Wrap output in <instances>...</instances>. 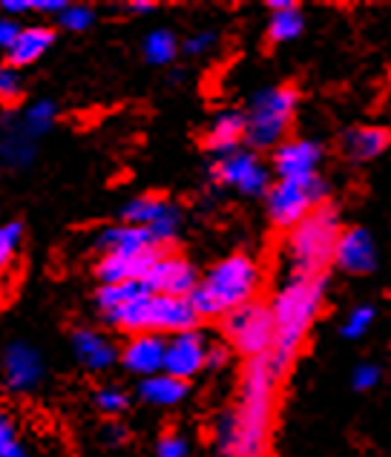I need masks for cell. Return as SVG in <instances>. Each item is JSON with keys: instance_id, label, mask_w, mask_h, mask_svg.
Returning <instances> with one entry per match:
<instances>
[{"instance_id": "cell-1", "label": "cell", "mask_w": 391, "mask_h": 457, "mask_svg": "<svg viewBox=\"0 0 391 457\" xmlns=\"http://www.w3.org/2000/svg\"><path fill=\"white\" fill-rule=\"evenodd\" d=\"M282 377L270 357L245 362L237 403L219 414L213 428V457H268Z\"/></svg>"}, {"instance_id": "cell-2", "label": "cell", "mask_w": 391, "mask_h": 457, "mask_svg": "<svg viewBox=\"0 0 391 457\" xmlns=\"http://www.w3.org/2000/svg\"><path fill=\"white\" fill-rule=\"evenodd\" d=\"M325 294H329V273L322 277H285L277 296L270 299L273 322H277V343H273L270 360L285 374L291 362L303 351L311 325L317 322Z\"/></svg>"}, {"instance_id": "cell-3", "label": "cell", "mask_w": 391, "mask_h": 457, "mask_svg": "<svg viewBox=\"0 0 391 457\" xmlns=\"http://www.w3.org/2000/svg\"><path fill=\"white\" fill-rule=\"evenodd\" d=\"M259 288H262V268L256 259L247 253H230L202 273L190 303L202 320H221L225 313L254 303Z\"/></svg>"}, {"instance_id": "cell-4", "label": "cell", "mask_w": 391, "mask_h": 457, "mask_svg": "<svg viewBox=\"0 0 391 457\" xmlns=\"http://www.w3.org/2000/svg\"><path fill=\"white\" fill-rule=\"evenodd\" d=\"M101 320L107 328L121 331L127 337L136 334L176 337L185 331H196L202 322L190 296H164V294H141L133 303L101 313Z\"/></svg>"}, {"instance_id": "cell-5", "label": "cell", "mask_w": 391, "mask_h": 457, "mask_svg": "<svg viewBox=\"0 0 391 457\" xmlns=\"http://www.w3.org/2000/svg\"><path fill=\"white\" fill-rule=\"evenodd\" d=\"M343 233V216L334 202L308 213L285 239L288 277H322L334 265V251Z\"/></svg>"}, {"instance_id": "cell-6", "label": "cell", "mask_w": 391, "mask_h": 457, "mask_svg": "<svg viewBox=\"0 0 391 457\" xmlns=\"http://www.w3.org/2000/svg\"><path fill=\"white\" fill-rule=\"evenodd\" d=\"M299 107V89L294 84H273L262 87L247 98L245 104V147L254 153H273L285 138L294 124V115Z\"/></svg>"}, {"instance_id": "cell-7", "label": "cell", "mask_w": 391, "mask_h": 457, "mask_svg": "<svg viewBox=\"0 0 391 457\" xmlns=\"http://www.w3.org/2000/svg\"><path fill=\"white\" fill-rule=\"evenodd\" d=\"M221 334L228 345L245 360L268 357L277 343V322H273L270 303H247L221 317Z\"/></svg>"}, {"instance_id": "cell-8", "label": "cell", "mask_w": 391, "mask_h": 457, "mask_svg": "<svg viewBox=\"0 0 391 457\" xmlns=\"http://www.w3.org/2000/svg\"><path fill=\"white\" fill-rule=\"evenodd\" d=\"M331 202V187L322 176L303 181H273L265 195V211L273 228L294 230L308 213Z\"/></svg>"}, {"instance_id": "cell-9", "label": "cell", "mask_w": 391, "mask_h": 457, "mask_svg": "<svg viewBox=\"0 0 391 457\" xmlns=\"http://www.w3.org/2000/svg\"><path fill=\"white\" fill-rule=\"evenodd\" d=\"M270 176H273L270 167L262 162V155L254 153L251 147L219 155V159H213L211 170H207V179H211L216 187L237 190L242 195H251V199H265L273 185Z\"/></svg>"}, {"instance_id": "cell-10", "label": "cell", "mask_w": 391, "mask_h": 457, "mask_svg": "<svg viewBox=\"0 0 391 457\" xmlns=\"http://www.w3.org/2000/svg\"><path fill=\"white\" fill-rule=\"evenodd\" d=\"M119 219L124 225L150 230L155 245L164 247V251L179 239L181 230V207L167 199V195H155V193H141L136 199L124 202L119 207Z\"/></svg>"}, {"instance_id": "cell-11", "label": "cell", "mask_w": 391, "mask_h": 457, "mask_svg": "<svg viewBox=\"0 0 391 457\" xmlns=\"http://www.w3.org/2000/svg\"><path fill=\"white\" fill-rule=\"evenodd\" d=\"M0 369H4V386L12 395H32L44 383L46 374L44 354L32 343H26V339H15V343L4 348Z\"/></svg>"}, {"instance_id": "cell-12", "label": "cell", "mask_w": 391, "mask_h": 457, "mask_svg": "<svg viewBox=\"0 0 391 457\" xmlns=\"http://www.w3.org/2000/svg\"><path fill=\"white\" fill-rule=\"evenodd\" d=\"M325 159L322 145L311 138H285L270 153V173L277 181H303L320 176V164Z\"/></svg>"}, {"instance_id": "cell-13", "label": "cell", "mask_w": 391, "mask_h": 457, "mask_svg": "<svg viewBox=\"0 0 391 457\" xmlns=\"http://www.w3.org/2000/svg\"><path fill=\"white\" fill-rule=\"evenodd\" d=\"M202 273L196 270V265L190 259H185L181 253L164 251L159 262L153 265V270L147 273L141 285H145L147 294H164V296H190L199 285Z\"/></svg>"}, {"instance_id": "cell-14", "label": "cell", "mask_w": 391, "mask_h": 457, "mask_svg": "<svg viewBox=\"0 0 391 457\" xmlns=\"http://www.w3.org/2000/svg\"><path fill=\"white\" fill-rule=\"evenodd\" d=\"M207 351H211V343H207V337L199 328L176 334V337H167L164 374L176 377V380L190 383L193 377H199L207 369Z\"/></svg>"}, {"instance_id": "cell-15", "label": "cell", "mask_w": 391, "mask_h": 457, "mask_svg": "<svg viewBox=\"0 0 391 457\" xmlns=\"http://www.w3.org/2000/svg\"><path fill=\"white\" fill-rule=\"evenodd\" d=\"M377 262H380V251H377L371 233L360 225L343 228L334 251V265L348 277H369L377 270Z\"/></svg>"}, {"instance_id": "cell-16", "label": "cell", "mask_w": 391, "mask_h": 457, "mask_svg": "<svg viewBox=\"0 0 391 457\" xmlns=\"http://www.w3.org/2000/svg\"><path fill=\"white\" fill-rule=\"evenodd\" d=\"M337 150L351 164H369L391 150V127L388 124H354L340 133Z\"/></svg>"}, {"instance_id": "cell-17", "label": "cell", "mask_w": 391, "mask_h": 457, "mask_svg": "<svg viewBox=\"0 0 391 457\" xmlns=\"http://www.w3.org/2000/svg\"><path fill=\"white\" fill-rule=\"evenodd\" d=\"M164 247H147L141 253H101L96 262L98 285H121V282H141L159 262Z\"/></svg>"}, {"instance_id": "cell-18", "label": "cell", "mask_w": 391, "mask_h": 457, "mask_svg": "<svg viewBox=\"0 0 391 457\" xmlns=\"http://www.w3.org/2000/svg\"><path fill=\"white\" fill-rule=\"evenodd\" d=\"M164 348L167 339L162 334H136L124 343L119 362L127 374L147 380V377L164 374Z\"/></svg>"}, {"instance_id": "cell-19", "label": "cell", "mask_w": 391, "mask_h": 457, "mask_svg": "<svg viewBox=\"0 0 391 457\" xmlns=\"http://www.w3.org/2000/svg\"><path fill=\"white\" fill-rule=\"evenodd\" d=\"M70 343H72V354L78 365L93 374L112 369L121 357V351L115 348L112 339L98 328H72Z\"/></svg>"}, {"instance_id": "cell-20", "label": "cell", "mask_w": 391, "mask_h": 457, "mask_svg": "<svg viewBox=\"0 0 391 457\" xmlns=\"http://www.w3.org/2000/svg\"><path fill=\"white\" fill-rule=\"evenodd\" d=\"M245 136H247V124H245V112L242 110H221L216 112L204 127L202 145L207 147V153L228 155L233 150L245 147Z\"/></svg>"}, {"instance_id": "cell-21", "label": "cell", "mask_w": 391, "mask_h": 457, "mask_svg": "<svg viewBox=\"0 0 391 457\" xmlns=\"http://www.w3.org/2000/svg\"><path fill=\"white\" fill-rule=\"evenodd\" d=\"M55 41H58V32L52 29V26H23L15 46L6 52V63L12 70L32 67V63H37L52 46H55Z\"/></svg>"}, {"instance_id": "cell-22", "label": "cell", "mask_w": 391, "mask_h": 457, "mask_svg": "<svg viewBox=\"0 0 391 457\" xmlns=\"http://www.w3.org/2000/svg\"><path fill=\"white\" fill-rule=\"evenodd\" d=\"M96 247L101 253H141L147 247H159V245L150 237V230L119 221V225H110L98 233Z\"/></svg>"}, {"instance_id": "cell-23", "label": "cell", "mask_w": 391, "mask_h": 457, "mask_svg": "<svg viewBox=\"0 0 391 457\" xmlns=\"http://www.w3.org/2000/svg\"><path fill=\"white\" fill-rule=\"evenodd\" d=\"M136 395L141 403H147V406L173 409L179 403H185V397L190 395V383L176 380L171 374H155V377H147V380H138Z\"/></svg>"}, {"instance_id": "cell-24", "label": "cell", "mask_w": 391, "mask_h": 457, "mask_svg": "<svg viewBox=\"0 0 391 457\" xmlns=\"http://www.w3.org/2000/svg\"><path fill=\"white\" fill-rule=\"evenodd\" d=\"M35 155H37V141H32L9 119L4 133H0V164L9 170H23L35 162Z\"/></svg>"}, {"instance_id": "cell-25", "label": "cell", "mask_w": 391, "mask_h": 457, "mask_svg": "<svg viewBox=\"0 0 391 457\" xmlns=\"http://www.w3.org/2000/svg\"><path fill=\"white\" fill-rule=\"evenodd\" d=\"M303 32H305V15H303V9H299V4H294L288 9L270 12L268 29H265L268 44H273V46L294 44V41L303 37Z\"/></svg>"}, {"instance_id": "cell-26", "label": "cell", "mask_w": 391, "mask_h": 457, "mask_svg": "<svg viewBox=\"0 0 391 457\" xmlns=\"http://www.w3.org/2000/svg\"><path fill=\"white\" fill-rule=\"evenodd\" d=\"M12 121H15L32 141H37V138H44L52 127H55V121H58V104L55 101H35L21 115H15Z\"/></svg>"}, {"instance_id": "cell-27", "label": "cell", "mask_w": 391, "mask_h": 457, "mask_svg": "<svg viewBox=\"0 0 391 457\" xmlns=\"http://www.w3.org/2000/svg\"><path fill=\"white\" fill-rule=\"evenodd\" d=\"M179 35L173 29H153L147 32L145 44H141V52H145V61L150 67H171V63L179 58Z\"/></svg>"}, {"instance_id": "cell-28", "label": "cell", "mask_w": 391, "mask_h": 457, "mask_svg": "<svg viewBox=\"0 0 391 457\" xmlns=\"http://www.w3.org/2000/svg\"><path fill=\"white\" fill-rule=\"evenodd\" d=\"M141 294H147L145 291V285L141 282H121V285H98V291H96V308L101 313H107V311H115V308H121L127 303H133V299H138Z\"/></svg>"}, {"instance_id": "cell-29", "label": "cell", "mask_w": 391, "mask_h": 457, "mask_svg": "<svg viewBox=\"0 0 391 457\" xmlns=\"http://www.w3.org/2000/svg\"><path fill=\"white\" fill-rule=\"evenodd\" d=\"M23 239H26V228L21 219H12L6 225H0V273L18 262V256L23 251Z\"/></svg>"}, {"instance_id": "cell-30", "label": "cell", "mask_w": 391, "mask_h": 457, "mask_svg": "<svg viewBox=\"0 0 391 457\" xmlns=\"http://www.w3.org/2000/svg\"><path fill=\"white\" fill-rule=\"evenodd\" d=\"M129 406H133V397H129L121 386H101L96 391V409L107 417V420H119L121 414L129 411Z\"/></svg>"}, {"instance_id": "cell-31", "label": "cell", "mask_w": 391, "mask_h": 457, "mask_svg": "<svg viewBox=\"0 0 391 457\" xmlns=\"http://www.w3.org/2000/svg\"><path fill=\"white\" fill-rule=\"evenodd\" d=\"M96 21H98V12L84 4H70L58 15V26L63 32H87V29H93Z\"/></svg>"}, {"instance_id": "cell-32", "label": "cell", "mask_w": 391, "mask_h": 457, "mask_svg": "<svg viewBox=\"0 0 391 457\" xmlns=\"http://www.w3.org/2000/svg\"><path fill=\"white\" fill-rule=\"evenodd\" d=\"M0 457H32L23 437L18 435L15 420L6 411H0Z\"/></svg>"}, {"instance_id": "cell-33", "label": "cell", "mask_w": 391, "mask_h": 457, "mask_svg": "<svg viewBox=\"0 0 391 457\" xmlns=\"http://www.w3.org/2000/svg\"><path fill=\"white\" fill-rule=\"evenodd\" d=\"M374 320H377V308H374V305H357V308L345 317V322L340 325V334H343L345 339H360V337H366V334H369V328L374 325Z\"/></svg>"}, {"instance_id": "cell-34", "label": "cell", "mask_w": 391, "mask_h": 457, "mask_svg": "<svg viewBox=\"0 0 391 457\" xmlns=\"http://www.w3.org/2000/svg\"><path fill=\"white\" fill-rule=\"evenodd\" d=\"M155 457H190V440L176 428H164L155 440Z\"/></svg>"}, {"instance_id": "cell-35", "label": "cell", "mask_w": 391, "mask_h": 457, "mask_svg": "<svg viewBox=\"0 0 391 457\" xmlns=\"http://www.w3.org/2000/svg\"><path fill=\"white\" fill-rule=\"evenodd\" d=\"M383 383V369L377 362H371V360H362V362H357L354 365V371H351V388L354 391H371V388H377Z\"/></svg>"}, {"instance_id": "cell-36", "label": "cell", "mask_w": 391, "mask_h": 457, "mask_svg": "<svg viewBox=\"0 0 391 457\" xmlns=\"http://www.w3.org/2000/svg\"><path fill=\"white\" fill-rule=\"evenodd\" d=\"M23 98V81L18 70L9 63H0V104H18Z\"/></svg>"}, {"instance_id": "cell-37", "label": "cell", "mask_w": 391, "mask_h": 457, "mask_svg": "<svg viewBox=\"0 0 391 457\" xmlns=\"http://www.w3.org/2000/svg\"><path fill=\"white\" fill-rule=\"evenodd\" d=\"M216 41H219L216 32H196L193 37H187L181 49H185L190 58H202V55H207V52L216 46Z\"/></svg>"}, {"instance_id": "cell-38", "label": "cell", "mask_w": 391, "mask_h": 457, "mask_svg": "<svg viewBox=\"0 0 391 457\" xmlns=\"http://www.w3.org/2000/svg\"><path fill=\"white\" fill-rule=\"evenodd\" d=\"M21 29H23V26H21L15 18L0 15V52H4V55H6V52H9L12 46H15Z\"/></svg>"}, {"instance_id": "cell-39", "label": "cell", "mask_w": 391, "mask_h": 457, "mask_svg": "<svg viewBox=\"0 0 391 457\" xmlns=\"http://www.w3.org/2000/svg\"><path fill=\"white\" fill-rule=\"evenodd\" d=\"M101 437L107 446H124V443L129 440V428L121 420H107V426L101 428Z\"/></svg>"}, {"instance_id": "cell-40", "label": "cell", "mask_w": 391, "mask_h": 457, "mask_svg": "<svg viewBox=\"0 0 391 457\" xmlns=\"http://www.w3.org/2000/svg\"><path fill=\"white\" fill-rule=\"evenodd\" d=\"M0 12H4L6 18L26 15V12H32V0H0Z\"/></svg>"}, {"instance_id": "cell-41", "label": "cell", "mask_w": 391, "mask_h": 457, "mask_svg": "<svg viewBox=\"0 0 391 457\" xmlns=\"http://www.w3.org/2000/svg\"><path fill=\"white\" fill-rule=\"evenodd\" d=\"M228 360H230V348L211 343V351H207V369H221Z\"/></svg>"}, {"instance_id": "cell-42", "label": "cell", "mask_w": 391, "mask_h": 457, "mask_svg": "<svg viewBox=\"0 0 391 457\" xmlns=\"http://www.w3.org/2000/svg\"><path fill=\"white\" fill-rule=\"evenodd\" d=\"M124 9L129 15H147V12H155V4L153 0H129V4H124Z\"/></svg>"}, {"instance_id": "cell-43", "label": "cell", "mask_w": 391, "mask_h": 457, "mask_svg": "<svg viewBox=\"0 0 391 457\" xmlns=\"http://www.w3.org/2000/svg\"><path fill=\"white\" fill-rule=\"evenodd\" d=\"M294 6V0H268V9L270 12H277V9H288Z\"/></svg>"}, {"instance_id": "cell-44", "label": "cell", "mask_w": 391, "mask_h": 457, "mask_svg": "<svg viewBox=\"0 0 391 457\" xmlns=\"http://www.w3.org/2000/svg\"><path fill=\"white\" fill-rule=\"evenodd\" d=\"M0 291H4V288H0ZM0 303H4V294H0Z\"/></svg>"}]
</instances>
